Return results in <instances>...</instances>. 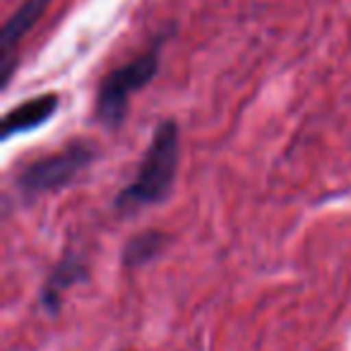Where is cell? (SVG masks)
<instances>
[{
  "label": "cell",
  "instance_id": "cell-1",
  "mask_svg": "<svg viewBox=\"0 0 351 351\" xmlns=\"http://www.w3.org/2000/svg\"><path fill=\"white\" fill-rule=\"evenodd\" d=\"M178 159H181L178 125L173 121H164L152 135L137 176L118 195L116 210L121 215H135L145 207L166 200L173 188Z\"/></svg>",
  "mask_w": 351,
  "mask_h": 351
},
{
  "label": "cell",
  "instance_id": "cell-2",
  "mask_svg": "<svg viewBox=\"0 0 351 351\" xmlns=\"http://www.w3.org/2000/svg\"><path fill=\"white\" fill-rule=\"evenodd\" d=\"M156 70H159V49H149L142 56L132 58L130 63L121 65L99 87L97 97V116L104 125L116 128L125 118L128 101L135 92L145 89L147 84L154 80Z\"/></svg>",
  "mask_w": 351,
  "mask_h": 351
},
{
  "label": "cell",
  "instance_id": "cell-3",
  "mask_svg": "<svg viewBox=\"0 0 351 351\" xmlns=\"http://www.w3.org/2000/svg\"><path fill=\"white\" fill-rule=\"evenodd\" d=\"M92 161L94 147L87 145V142H75V145L27 166L20 178H17V186L29 197L46 195V193L70 186Z\"/></svg>",
  "mask_w": 351,
  "mask_h": 351
},
{
  "label": "cell",
  "instance_id": "cell-4",
  "mask_svg": "<svg viewBox=\"0 0 351 351\" xmlns=\"http://www.w3.org/2000/svg\"><path fill=\"white\" fill-rule=\"evenodd\" d=\"M49 3L51 0H25L0 32V75H3V84L10 82L12 70L17 65V49L32 32V27L39 22V17L46 12Z\"/></svg>",
  "mask_w": 351,
  "mask_h": 351
},
{
  "label": "cell",
  "instance_id": "cell-5",
  "mask_svg": "<svg viewBox=\"0 0 351 351\" xmlns=\"http://www.w3.org/2000/svg\"><path fill=\"white\" fill-rule=\"evenodd\" d=\"M58 106H60V99L53 92L27 99V101H22L20 106H15L5 116V121H3V135L5 137L22 135V132H29L34 128L44 125V123H49L53 118Z\"/></svg>",
  "mask_w": 351,
  "mask_h": 351
},
{
  "label": "cell",
  "instance_id": "cell-6",
  "mask_svg": "<svg viewBox=\"0 0 351 351\" xmlns=\"http://www.w3.org/2000/svg\"><path fill=\"white\" fill-rule=\"evenodd\" d=\"M82 277H84V265L80 263V260H75V258L63 260V263L53 269V274L49 277V282H46L44 303L49 308H56L60 301V293H63L65 289H70L77 279H82Z\"/></svg>",
  "mask_w": 351,
  "mask_h": 351
},
{
  "label": "cell",
  "instance_id": "cell-7",
  "mask_svg": "<svg viewBox=\"0 0 351 351\" xmlns=\"http://www.w3.org/2000/svg\"><path fill=\"white\" fill-rule=\"evenodd\" d=\"M161 243H164V234H159V231H147V234H140L128 243L123 260H125V265H130V267H137V265H142V263H147V260L154 258L156 250L161 248Z\"/></svg>",
  "mask_w": 351,
  "mask_h": 351
}]
</instances>
